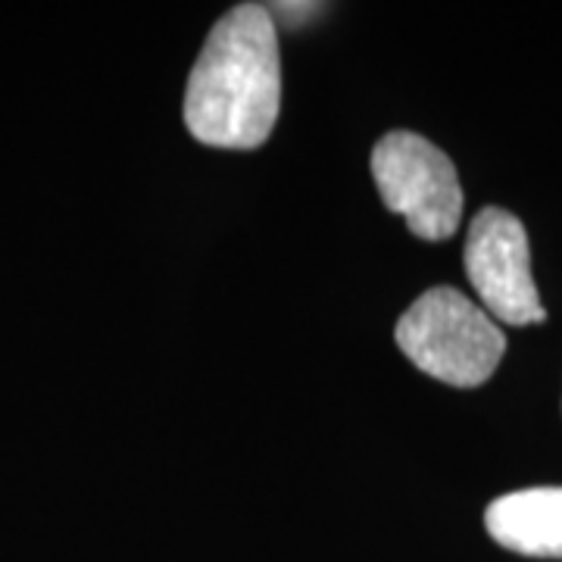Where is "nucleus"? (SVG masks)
<instances>
[{
	"label": "nucleus",
	"instance_id": "f257e3e1",
	"mask_svg": "<svg viewBox=\"0 0 562 562\" xmlns=\"http://www.w3.org/2000/svg\"><path fill=\"white\" fill-rule=\"evenodd\" d=\"M281 106L276 20L262 3L228 10L210 32L184 91V125L225 150H254L272 135Z\"/></svg>",
	"mask_w": 562,
	"mask_h": 562
},
{
	"label": "nucleus",
	"instance_id": "39448f33",
	"mask_svg": "<svg viewBox=\"0 0 562 562\" xmlns=\"http://www.w3.org/2000/svg\"><path fill=\"white\" fill-rule=\"evenodd\" d=\"M491 538L522 557L562 560V487H528L494 501L484 513Z\"/></svg>",
	"mask_w": 562,
	"mask_h": 562
},
{
	"label": "nucleus",
	"instance_id": "423d86ee",
	"mask_svg": "<svg viewBox=\"0 0 562 562\" xmlns=\"http://www.w3.org/2000/svg\"><path fill=\"white\" fill-rule=\"evenodd\" d=\"M316 10H319L316 3H272L269 7V13H281V20L291 22V25L301 20H310Z\"/></svg>",
	"mask_w": 562,
	"mask_h": 562
},
{
	"label": "nucleus",
	"instance_id": "f03ea898",
	"mask_svg": "<svg viewBox=\"0 0 562 562\" xmlns=\"http://www.w3.org/2000/svg\"><path fill=\"white\" fill-rule=\"evenodd\" d=\"M397 344L425 375L453 387H479L503 360L501 325L457 288H431L397 322Z\"/></svg>",
	"mask_w": 562,
	"mask_h": 562
},
{
	"label": "nucleus",
	"instance_id": "20e7f679",
	"mask_svg": "<svg viewBox=\"0 0 562 562\" xmlns=\"http://www.w3.org/2000/svg\"><path fill=\"white\" fill-rule=\"evenodd\" d=\"M465 276L472 281L484 313L506 325L543 322L538 284L531 279V254L525 225L513 213L487 206L482 210L465 238Z\"/></svg>",
	"mask_w": 562,
	"mask_h": 562
},
{
	"label": "nucleus",
	"instance_id": "7ed1b4c3",
	"mask_svg": "<svg viewBox=\"0 0 562 562\" xmlns=\"http://www.w3.org/2000/svg\"><path fill=\"white\" fill-rule=\"evenodd\" d=\"M384 206L422 241H447L462 222V184L450 157L416 132H391L372 150Z\"/></svg>",
	"mask_w": 562,
	"mask_h": 562
}]
</instances>
